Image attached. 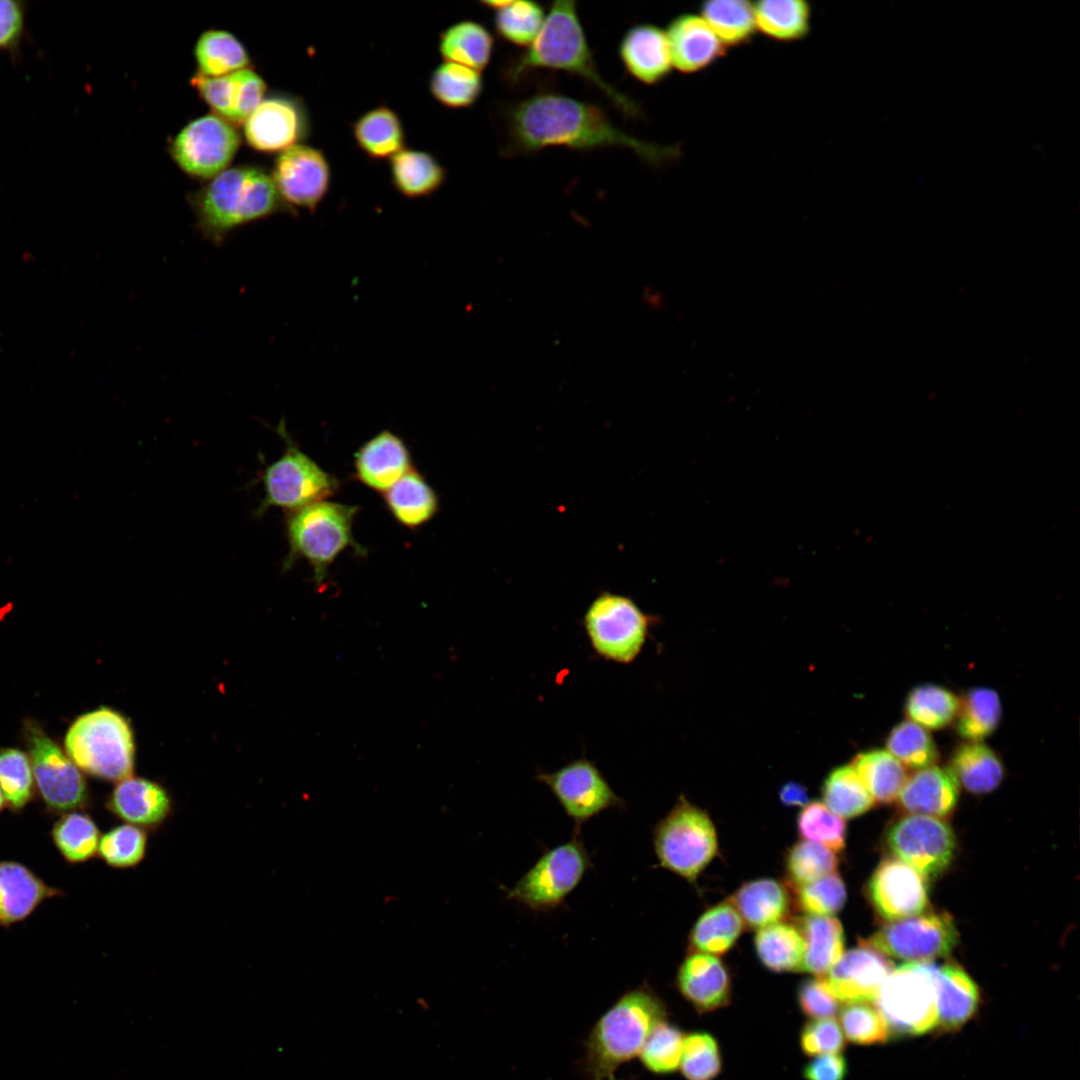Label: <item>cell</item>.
<instances>
[{
	"mask_svg": "<svg viewBox=\"0 0 1080 1080\" xmlns=\"http://www.w3.org/2000/svg\"><path fill=\"white\" fill-rule=\"evenodd\" d=\"M505 157L537 153L548 147L575 150L618 147L660 166L678 158L677 146L638 139L617 127L598 106L555 91H540L505 108Z\"/></svg>",
	"mask_w": 1080,
	"mask_h": 1080,
	"instance_id": "obj_1",
	"label": "cell"
},
{
	"mask_svg": "<svg viewBox=\"0 0 1080 1080\" xmlns=\"http://www.w3.org/2000/svg\"><path fill=\"white\" fill-rule=\"evenodd\" d=\"M538 69L577 76L594 86L625 116L638 118L642 114L638 103L600 74L575 1L559 0L551 4L536 39L506 65L504 79L517 83Z\"/></svg>",
	"mask_w": 1080,
	"mask_h": 1080,
	"instance_id": "obj_2",
	"label": "cell"
},
{
	"mask_svg": "<svg viewBox=\"0 0 1080 1080\" xmlns=\"http://www.w3.org/2000/svg\"><path fill=\"white\" fill-rule=\"evenodd\" d=\"M668 1015L664 1001L646 983L623 993L594 1023L585 1042L588 1080H615L619 1067L639 1056L651 1031Z\"/></svg>",
	"mask_w": 1080,
	"mask_h": 1080,
	"instance_id": "obj_3",
	"label": "cell"
},
{
	"mask_svg": "<svg viewBox=\"0 0 1080 1080\" xmlns=\"http://www.w3.org/2000/svg\"><path fill=\"white\" fill-rule=\"evenodd\" d=\"M196 226L205 240L221 246L236 228L289 208L272 176L257 167L229 168L213 177L192 200Z\"/></svg>",
	"mask_w": 1080,
	"mask_h": 1080,
	"instance_id": "obj_4",
	"label": "cell"
},
{
	"mask_svg": "<svg viewBox=\"0 0 1080 1080\" xmlns=\"http://www.w3.org/2000/svg\"><path fill=\"white\" fill-rule=\"evenodd\" d=\"M358 511V506L326 500L291 511L286 518L289 551L282 569L288 571L297 560H306L313 569V581L321 590L330 565L341 552L353 548L357 554H365L353 536V521Z\"/></svg>",
	"mask_w": 1080,
	"mask_h": 1080,
	"instance_id": "obj_5",
	"label": "cell"
},
{
	"mask_svg": "<svg viewBox=\"0 0 1080 1080\" xmlns=\"http://www.w3.org/2000/svg\"><path fill=\"white\" fill-rule=\"evenodd\" d=\"M68 757L83 772L107 781L131 777L135 741L129 721L119 712L100 707L79 716L65 736Z\"/></svg>",
	"mask_w": 1080,
	"mask_h": 1080,
	"instance_id": "obj_6",
	"label": "cell"
},
{
	"mask_svg": "<svg viewBox=\"0 0 1080 1080\" xmlns=\"http://www.w3.org/2000/svg\"><path fill=\"white\" fill-rule=\"evenodd\" d=\"M657 621L631 597L602 591L587 607L581 624L596 656L628 665L641 654Z\"/></svg>",
	"mask_w": 1080,
	"mask_h": 1080,
	"instance_id": "obj_7",
	"label": "cell"
},
{
	"mask_svg": "<svg viewBox=\"0 0 1080 1080\" xmlns=\"http://www.w3.org/2000/svg\"><path fill=\"white\" fill-rule=\"evenodd\" d=\"M653 847L660 867L695 882L717 852L716 830L705 811L680 795L655 825Z\"/></svg>",
	"mask_w": 1080,
	"mask_h": 1080,
	"instance_id": "obj_8",
	"label": "cell"
},
{
	"mask_svg": "<svg viewBox=\"0 0 1080 1080\" xmlns=\"http://www.w3.org/2000/svg\"><path fill=\"white\" fill-rule=\"evenodd\" d=\"M591 867V856L581 835L573 831L569 841L547 849L507 890V899L534 912L552 911L564 903Z\"/></svg>",
	"mask_w": 1080,
	"mask_h": 1080,
	"instance_id": "obj_9",
	"label": "cell"
},
{
	"mask_svg": "<svg viewBox=\"0 0 1080 1080\" xmlns=\"http://www.w3.org/2000/svg\"><path fill=\"white\" fill-rule=\"evenodd\" d=\"M934 964L908 962L890 972L875 1000L889 1034L921 1035L937 1025Z\"/></svg>",
	"mask_w": 1080,
	"mask_h": 1080,
	"instance_id": "obj_10",
	"label": "cell"
},
{
	"mask_svg": "<svg viewBox=\"0 0 1080 1080\" xmlns=\"http://www.w3.org/2000/svg\"><path fill=\"white\" fill-rule=\"evenodd\" d=\"M277 432L286 447L282 456L267 465L262 473L264 497L256 509L258 516L273 507L291 512L323 501L339 489V481L299 449L283 421Z\"/></svg>",
	"mask_w": 1080,
	"mask_h": 1080,
	"instance_id": "obj_11",
	"label": "cell"
},
{
	"mask_svg": "<svg viewBox=\"0 0 1080 1080\" xmlns=\"http://www.w3.org/2000/svg\"><path fill=\"white\" fill-rule=\"evenodd\" d=\"M24 735L34 781L48 811L67 813L85 808L89 791L81 771L34 721H26Z\"/></svg>",
	"mask_w": 1080,
	"mask_h": 1080,
	"instance_id": "obj_12",
	"label": "cell"
},
{
	"mask_svg": "<svg viewBox=\"0 0 1080 1080\" xmlns=\"http://www.w3.org/2000/svg\"><path fill=\"white\" fill-rule=\"evenodd\" d=\"M958 942V932L947 913H926L891 921L863 944L908 962H929L946 957Z\"/></svg>",
	"mask_w": 1080,
	"mask_h": 1080,
	"instance_id": "obj_13",
	"label": "cell"
},
{
	"mask_svg": "<svg viewBox=\"0 0 1080 1080\" xmlns=\"http://www.w3.org/2000/svg\"><path fill=\"white\" fill-rule=\"evenodd\" d=\"M536 780L546 785L565 813L574 822L575 832L603 811L624 809L626 802L612 789L596 763L582 756L554 772H538Z\"/></svg>",
	"mask_w": 1080,
	"mask_h": 1080,
	"instance_id": "obj_14",
	"label": "cell"
},
{
	"mask_svg": "<svg viewBox=\"0 0 1080 1080\" xmlns=\"http://www.w3.org/2000/svg\"><path fill=\"white\" fill-rule=\"evenodd\" d=\"M239 145L240 135L229 121L218 115H205L182 128L170 152L184 172L213 178L227 169Z\"/></svg>",
	"mask_w": 1080,
	"mask_h": 1080,
	"instance_id": "obj_15",
	"label": "cell"
},
{
	"mask_svg": "<svg viewBox=\"0 0 1080 1080\" xmlns=\"http://www.w3.org/2000/svg\"><path fill=\"white\" fill-rule=\"evenodd\" d=\"M891 851L925 878L942 873L950 864L956 840L943 820L911 814L898 820L888 831Z\"/></svg>",
	"mask_w": 1080,
	"mask_h": 1080,
	"instance_id": "obj_16",
	"label": "cell"
},
{
	"mask_svg": "<svg viewBox=\"0 0 1080 1080\" xmlns=\"http://www.w3.org/2000/svg\"><path fill=\"white\" fill-rule=\"evenodd\" d=\"M271 176L289 208L312 213L329 191L331 169L320 149L298 143L280 152Z\"/></svg>",
	"mask_w": 1080,
	"mask_h": 1080,
	"instance_id": "obj_17",
	"label": "cell"
},
{
	"mask_svg": "<svg viewBox=\"0 0 1080 1080\" xmlns=\"http://www.w3.org/2000/svg\"><path fill=\"white\" fill-rule=\"evenodd\" d=\"M868 893L877 913L889 921L921 914L928 904L926 878L896 858L879 864L869 881Z\"/></svg>",
	"mask_w": 1080,
	"mask_h": 1080,
	"instance_id": "obj_18",
	"label": "cell"
},
{
	"mask_svg": "<svg viewBox=\"0 0 1080 1080\" xmlns=\"http://www.w3.org/2000/svg\"><path fill=\"white\" fill-rule=\"evenodd\" d=\"M307 131L301 104L282 96L264 99L244 122L247 142L262 152H282L298 144Z\"/></svg>",
	"mask_w": 1080,
	"mask_h": 1080,
	"instance_id": "obj_19",
	"label": "cell"
},
{
	"mask_svg": "<svg viewBox=\"0 0 1080 1080\" xmlns=\"http://www.w3.org/2000/svg\"><path fill=\"white\" fill-rule=\"evenodd\" d=\"M892 970L885 955L861 944L843 953L825 979L839 1001L872 1003Z\"/></svg>",
	"mask_w": 1080,
	"mask_h": 1080,
	"instance_id": "obj_20",
	"label": "cell"
},
{
	"mask_svg": "<svg viewBox=\"0 0 1080 1080\" xmlns=\"http://www.w3.org/2000/svg\"><path fill=\"white\" fill-rule=\"evenodd\" d=\"M192 84L217 115L230 123L245 122L266 91L263 78L249 68L218 77L198 72Z\"/></svg>",
	"mask_w": 1080,
	"mask_h": 1080,
	"instance_id": "obj_21",
	"label": "cell"
},
{
	"mask_svg": "<svg viewBox=\"0 0 1080 1080\" xmlns=\"http://www.w3.org/2000/svg\"><path fill=\"white\" fill-rule=\"evenodd\" d=\"M665 33L673 68L683 74L706 70L726 55V47L699 14L675 16Z\"/></svg>",
	"mask_w": 1080,
	"mask_h": 1080,
	"instance_id": "obj_22",
	"label": "cell"
},
{
	"mask_svg": "<svg viewBox=\"0 0 1080 1080\" xmlns=\"http://www.w3.org/2000/svg\"><path fill=\"white\" fill-rule=\"evenodd\" d=\"M106 808L124 823L147 831L158 829L171 815L173 802L159 783L141 777H128L115 785Z\"/></svg>",
	"mask_w": 1080,
	"mask_h": 1080,
	"instance_id": "obj_23",
	"label": "cell"
},
{
	"mask_svg": "<svg viewBox=\"0 0 1080 1080\" xmlns=\"http://www.w3.org/2000/svg\"><path fill=\"white\" fill-rule=\"evenodd\" d=\"M676 986L682 997L699 1013L725 1007L731 1000L728 970L714 955L689 953L678 968Z\"/></svg>",
	"mask_w": 1080,
	"mask_h": 1080,
	"instance_id": "obj_24",
	"label": "cell"
},
{
	"mask_svg": "<svg viewBox=\"0 0 1080 1080\" xmlns=\"http://www.w3.org/2000/svg\"><path fill=\"white\" fill-rule=\"evenodd\" d=\"M618 54L625 70L645 85L661 83L673 69L665 30L655 24L631 26L619 43Z\"/></svg>",
	"mask_w": 1080,
	"mask_h": 1080,
	"instance_id": "obj_25",
	"label": "cell"
},
{
	"mask_svg": "<svg viewBox=\"0 0 1080 1080\" xmlns=\"http://www.w3.org/2000/svg\"><path fill=\"white\" fill-rule=\"evenodd\" d=\"M354 468V476L359 482L383 493L413 466L410 451L403 439L389 430H383L358 449Z\"/></svg>",
	"mask_w": 1080,
	"mask_h": 1080,
	"instance_id": "obj_26",
	"label": "cell"
},
{
	"mask_svg": "<svg viewBox=\"0 0 1080 1080\" xmlns=\"http://www.w3.org/2000/svg\"><path fill=\"white\" fill-rule=\"evenodd\" d=\"M26 865L0 861V926L8 928L28 918L45 900L62 896Z\"/></svg>",
	"mask_w": 1080,
	"mask_h": 1080,
	"instance_id": "obj_27",
	"label": "cell"
},
{
	"mask_svg": "<svg viewBox=\"0 0 1080 1080\" xmlns=\"http://www.w3.org/2000/svg\"><path fill=\"white\" fill-rule=\"evenodd\" d=\"M959 784L949 768L931 765L908 776L898 800L912 814L945 816L955 807Z\"/></svg>",
	"mask_w": 1080,
	"mask_h": 1080,
	"instance_id": "obj_28",
	"label": "cell"
},
{
	"mask_svg": "<svg viewBox=\"0 0 1080 1080\" xmlns=\"http://www.w3.org/2000/svg\"><path fill=\"white\" fill-rule=\"evenodd\" d=\"M934 982L937 1025L947 1031L959 1029L977 1009L979 991L975 982L953 963L935 965Z\"/></svg>",
	"mask_w": 1080,
	"mask_h": 1080,
	"instance_id": "obj_29",
	"label": "cell"
},
{
	"mask_svg": "<svg viewBox=\"0 0 1080 1080\" xmlns=\"http://www.w3.org/2000/svg\"><path fill=\"white\" fill-rule=\"evenodd\" d=\"M383 499L393 518L409 529L427 523L439 507L436 492L415 468L383 492Z\"/></svg>",
	"mask_w": 1080,
	"mask_h": 1080,
	"instance_id": "obj_30",
	"label": "cell"
},
{
	"mask_svg": "<svg viewBox=\"0 0 1080 1080\" xmlns=\"http://www.w3.org/2000/svg\"><path fill=\"white\" fill-rule=\"evenodd\" d=\"M757 33L783 43L805 39L812 30L813 8L805 0L753 2Z\"/></svg>",
	"mask_w": 1080,
	"mask_h": 1080,
	"instance_id": "obj_31",
	"label": "cell"
},
{
	"mask_svg": "<svg viewBox=\"0 0 1080 1080\" xmlns=\"http://www.w3.org/2000/svg\"><path fill=\"white\" fill-rule=\"evenodd\" d=\"M747 927L761 929L779 923L788 913L786 888L773 879L744 883L730 898Z\"/></svg>",
	"mask_w": 1080,
	"mask_h": 1080,
	"instance_id": "obj_32",
	"label": "cell"
},
{
	"mask_svg": "<svg viewBox=\"0 0 1080 1080\" xmlns=\"http://www.w3.org/2000/svg\"><path fill=\"white\" fill-rule=\"evenodd\" d=\"M391 182L404 197L415 199L432 195L445 182L447 171L430 153L402 149L389 159Z\"/></svg>",
	"mask_w": 1080,
	"mask_h": 1080,
	"instance_id": "obj_33",
	"label": "cell"
},
{
	"mask_svg": "<svg viewBox=\"0 0 1080 1080\" xmlns=\"http://www.w3.org/2000/svg\"><path fill=\"white\" fill-rule=\"evenodd\" d=\"M949 769L958 784L974 794L995 790L1004 777L1002 760L981 741H967L959 745L952 753Z\"/></svg>",
	"mask_w": 1080,
	"mask_h": 1080,
	"instance_id": "obj_34",
	"label": "cell"
},
{
	"mask_svg": "<svg viewBox=\"0 0 1080 1080\" xmlns=\"http://www.w3.org/2000/svg\"><path fill=\"white\" fill-rule=\"evenodd\" d=\"M353 138L371 159H390L404 149L405 131L398 114L381 105L368 110L352 124Z\"/></svg>",
	"mask_w": 1080,
	"mask_h": 1080,
	"instance_id": "obj_35",
	"label": "cell"
},
{
	"mask_svg": "<svg viewBox=\"0 0 1080 1080\" xmlns=\"http://www.w3.org/2000/svg\"><path fill=\"white\" fill-rule=\"evenodd\" d=\"M439 53L444 62L484 70L490 63L494 37L481 23L462 20L447 27L439 36Z\"/></svg>",
	"mask_w": 1080,
	"mask_h": 1080,
	"instance_id": "obj_36",
	"label": "cell"
},
{
	"mask_svg": "<svg viewBox=\"0 0 1080 1080\" xmlns=\"http://www.w3.org/2000/svg\"><path fill=\"white\" fill-rule=\"evenodd\" d=\"M799 929L806 946L802 971L825 976L844 953L841 923L832 916L807 915L801 918Z\"/></svg>",
	"mask_w": 1080,
	"mask_h": 1080,
	"instance_id": "obj_37",
	"label": "cell"
},
{
	"mask_svg": "<svg viewBox=\"0 0 1080 1080\" xmlns=\"http://www.w3.org/2000/svg\"><path fill=\"white\" fill-rule=\"evenodd\" d=\"M699 15L727 48L751 42L757 34L753 2L711 0L703 2Z\"/></svg>",
	"mask_w": 1080,
	"mask_h": 1080,
	"instance_id": "obj_38",
	"label": "cell"
},
{
	"mask_svg": "<svg viewBox=\"0 0 1080 1080\" xmlns=\"http://www.w3.org/2000/svg\"><path fill=\"white\" fill-rule=\"evenodd\" d=\"M851 764L874 801L889 804L898 799L907 771L886 749L863 751Z\"/></svg>",
	"mask_w": 1080,
	"mask_h": 1080,
	"instance_id": "obj_39",
	"label": "cell"
},
{
	"mask_svg": "<svg viewBox=\"0 0 1080 1080\" xmlns=\"http://www.w3.org/2000/svg\"><path fill=\"white\" fill-rule=\"evenodd\" d=\"M756 953L765 967L775 972L802 971L805 940L799 928L776 923L758 930Z\"/></svg>",
	"mask_w": 1080,
	"mask_h": 1080,
	"instance_id": "obj_40",
	"label": "cell"
},
{
	"mask_svg": "<svg viewBox=\"0 0 1080 1080\" xmlns=\"http://www.w3.org/2000/svg\"><path fill=\"white\" fill-rule=\"evenodd\" d=\"M743 929V921L730 903H720L703 913L689 935L693 952L720 955L736 942Z\"/></svg>",
	"mask_w": 1080,
	"mask_h": 1080,
	"instance_id": "obj_41",
	"label": "cell"
},
{
	"mask_svg": "<svg viewBox=\"0 0 1080 1080\" xmlns=\"http://www.w3.org/2000/svg\"><path fill=\"white\" fill-rule=\"evenodd\" d=\"M101 835L93 818L81 811L62 814L51 829L56 849L71 864L84 863L95 857Z\"/></svg>",
	"mask_w": 1080,
	"mask_h": 1080,
	"instance_id": "obj_42",
	"label": "cell"
},
{
	"mask_svg": "<svg viewBox=\"0 0 1080 1080\" xmlns=\"http://www.w3.org/2000/svg\"><path fill=\"white\" fill-rule=\"evenodd\" d=\"M1002 704L997 691L987 687L968 690L961 699L956 719V731L967 741H982L998 727Z\"/></svg>",
	"mask_w": 1080,
	"mask_h": 1080,
	"instance_id": "obj_43",
	"label": "cell"
},
{
	"mask_svg": "<svg viewBox=\"0 0 1080 1080\" xmlns=\"http://www.w3.org/2000/svg\"><path fill=\"white\" fill-rule=\"evenodd\" d=\"M199 73L218 77L247 68L250 59L242 43L224 30L205 31L194 50Z\"/></svg>",
	"mask_w": 1080,
	"mask_h": 1080,
	"instance_id": "obj_44",
	"label": "cell"
},
{
	"mask_svg": "<svg viewBox=\"0 0 1080 1080\" xmlns=\"http://www.w3.org/2000/svg\"><path fill=\"white\" fill-rule=\"evenodd\" d=\"M429 91L440 104L453 109L472 106L483 91L481 72L451 62L439 64L431 73Z\"/></svg>",
	"mask_w": 1080,
	"mask_h": 1080,
	"instance_id": "obj_45",
	"label": "cell"
},
{
	"mask_svg": "<svg viewBox=\"0 0 1080 1080\" xmlns=\"http://www.w3.org/2000/svg\"><path fill=\"white\" fill-rule=\"evenodd\" d=\"M822 796L827 808L841 818L862 815L875 803L852 764L841 765L828 774Z\"/></svg>",
	"mask_w": 1080,
	"mask_h": 1080,
	"instance_id": "obj_46",
	"label": "cell"
},
{
	"mask_svg": "<svg viewBox=\"0 0 1080 1080\" xmlns=\"http://www.w3.org/2000/svg\"><path fill=\"white\" fill-rule=\"evenodd\" d=\"M958 707L959 699L952 691L930 683L911 689L904 705L909 720L927 730L948 726L955 719Z\"/></svg>",
	"mask_w": 1080,
	"mask_h": 1080,
	"instance_id": "obj_47",
	"label": "cell"
},
{
	"mask_svg": "<svg viewBox=\"0 0 1080 1080\" xmlns=\"http://www.w3.org/2000/svg\"><path fill=\"white\" fill-rule=\"evenodd\" d=\"M546 13L534 1H507L494 11L493 25L496 33L505 41L520 47H529L539 34Z\"/></svg>",
	"mask_w": 1080,
	"mask_h": 1080,
	"instance_id": "obj_48",
	"label": "cell"
},
{
	"mask_svg": "<svg viewBox=\"0 0 1080 1080\" xmlns=\"http://www.w3.org/2000/svg\"><path fill=\"white\" fill-rule=\"evenodd\" d=\"M886 750L904 767L921 769L934 765L939 757L936 743L927 729L913 721L898 723L889 732Z\"/></svg>",
	"mask_w": 1080,
	"mask_h": 1080,
	"instance_id": "obj_49",
	"label": "cell"
},
{
	"mask_svg": "<svg viewBox=\"0 0 1080 1080\" xmlns=\"http://www.w3.org/2000/svg\"><path fill=\"white\" fill-rule=\"evenodd\" d=\"M147 848L148 831L123 823L101 835L97 855L112 868L128 869L144 860Z\"/></svg>",
	"mask_w": 1080,
	"mask_h": 1080,
	"instance_id": "obj_50",
	"label": "cell"
},
{
	"mask_svg": "<svg viewBox=\"0 0 1080 1080\" xmlns=\"http://www.w3.org/2000/svg\"><path fill=\"white\" fill-rule=\"evenodd\" d=\"M34 776L29 757L16 748L0 749V788L6 805L21 812L34 795Z\"/></svg>",
	"mask_w": 1080,
	"mask_h": 1080,
	"instance_id": "obj_51",
	"label": "cell"
},
{
	"mask_svg": "<svg viewBox=\"0 0 1080 1080\" xmlns=\"http://www.w3.org/2000/svg\"><path fill=\"white\" fill-rule=\"evenodd\" d=\"M684 1036L676 1025L667 1020L660 1022L639 1053L642 1066L656 1075L674 1073L679 1068Z\"/></svg>",
	"mask_w": 1080,
	"mask_h": 1080,
	"instance_id": "obj_52",
	"label": "cell"
},
{
	"mask_svg": "<svg viewBox=\"0 0 1080 1080\" xmlns=\"http://www.w3.org/2000/svg\"><path fill=\"white\" fill-rule=\"evenodd\" d=\"M837 868L835 853L811 841L797 842L786 857L787 875L795 888L835 873Z\"/></svg>",
	"mask_w": 1080,
	"mask_h": 1080,
	"instance_id": "obj_53",
	"label": "cell"
},
{
	"mask_svg": "<svg viewBox=\"0 0 1080 1080\" xmlns=\"http://www.w3.org/2000/svg\"><path fill=\"white\" fill-rule=\"evenodd\" d=\"M797 827L802 838L821 844L833 852H839L845 847V821L822 802L806 804L798 816Z\"/></svg>",
	"mask_w": 1080,
	"mask_h": 1080,
	"instance_id": "obj_54",
	"label": "cell"
},
{
	"mask_svg": "<svg viewBox=\"0 0 1080 1080\" xmlns=\"http://www.w3.org/2000/svg\"><path fill=\"white\" fill-rule=\"evenodd\" d=\"M722 1062L717 1041L705 1032L684 1036L679 1068L687 1080H713Z\"/></svg>",
	"mask_w": 1080,
	"mask_h": 1080,
	"instance_id": "obj_55",
	"label": "cell"
},
{
	"mask_svg": "<svg viewBox=\"0 0 1080 1080\" xmlns=\"http://www.w3.org/2000/svg\"><path fill=\"white\" fill-rule=\"evenodd\" d=\"M839 1013L841 1029L850 1042L872 1045L887 1040V1024L871 1003H850L840 1009Z\"/></svg>",
	"mask_w": 1080,
	"mask_h": 1080,
	"instance_id": "obj_56",
	"label": "cell"
},
{
	"mask_svg": "<svg viewBox=\"0 0 1080 1080\" xmlns=\"http://www.w3.org/2000/svg\"><path fill=\"white\" fill-rule=\"evenodd\" d=\"M846 898L844 882L836 873L796 887L797 904L808 915L832 916L842 909Z\"/></svg>",
	"mask_w": 1080,
	"mask_h": 1080,
	"instance_id": "obj_57",
	"label": "cell"
},
{
	"mask_svg": "<svg viewBox=\"0 0 1080 1080\" xmlns=\"http://www.w3.org/2000/svg\"><path fill=\"white\" fill-rule=\"evenodd\" d=\"M800 1046L808 1056L836 1054L843 1050L845 1036L835 1019H813L801 1031Z\"/></svg>",
	"mask_w": 1080,
	"mask_h": 1080,
	"instance_id": "obj_58",
	"label": "cell"
},
{
	"mask_svg": "<svg viewBox=\"0 0 1080 1080\" xmlns=\"http://www.w3.org/2000/svg\"><path fill=\"white\" fill-rule=\"evenodd\" d=\"M801 1011L813 1019L832 1018L840 1011L839 1000L824 977L805 980L798 990Z\"/></svg>",
	"mask_w": 1080,
	"mask_h": 1080,
	"instance_id": "obj_59",
	"label": "cell"
},
{
	"mask_svg": "<svg viewBox=\"0 0 1080 1080\" xmlns=\"http://www.w3.org/2000/svg\"><path fill=\"white\" fill-rule=\"evenodd\" d=\"M25 27V8L20 1L0 0V50L16 47Z\"/></svg>",
	"mask_w": 1080,
	"mask_h": 1080,
	"instance_id": "obj_60",
	"label": "cell"
},
{
	"mask_svg": "<svg viewBox=\"0 0 1080 1080\" xmlns=\"http://www.w3.org/2000/svg\"><path fill=\"white\" fill-rule=\"evenodd\" d=\"M847 1075V1063L839 1053L819 1055L803 1069L806 1080H844Z\"/></svg>",
	"mask_w": 1080,
	"mask_h": 1080,
	"instance_id": "obj_61",
	"label": "cell"
},
{
	"mask_svg": "<svg viewBox=\"0 0 1080 1080\" xmlns=\"http://www.w3.org/2000/svg\"><path fill=\"white\" fill-rule=\"evenodd\" d=\"M779 799L786 807H804L809 803L807 788L797 782L785 783L779 791Z\"/></svg>",
	"mask_w": 1080,
	"mask_h": 1080,
	"instance_id": "obj_62",
	"label": "cell"
},
{
	"mask_svg": "<svg viewBox=\"0 0 1080 1080\" xmlns=\"http://www.w3.org/2000/svg\"><path fill=\"white\" fill-rule=\"evenodd\" d=\"M416 1004H417V1005H418V1006L420 1007V1009H422L423 1011H428V1010L430 1009V1004H429V1003H428V1001H427L426 999H424V998H418V999L416 1000Z\"/></svg>",
	"mask_w": 1080,
	"mask_h": 1080,
	"instance_id": "obj_63",
	"label": "cell"
},
{
	"mask_svg": "<svg viewBox=\"0 0 1080 1080\" xmlns=\"http://www.w3.org/2000/svg\"><path fill=\"white\" fill-rule=\"evenodd\" d=\"M5 805H6V801H5L3 792H2V790L0 788V812L4 809Z\"/></svg>",
	"mask_w": 1080,
	"mask_h": 1080,
	"instance_id": "obj_64",
	"label": "cell"
}]
</instances>
